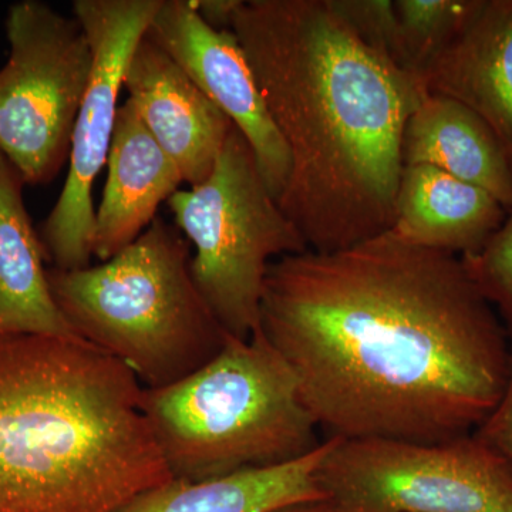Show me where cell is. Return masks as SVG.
<instances>
[{
    "instance_id": "22",
    "label": "cell",
    "mask_w": 512,
    "mask_h": 512,
    "mask_svg": "<svg viewBox=\"0 0 512 512\" xmlns=\"http://www.w3.org/2000/svg\"><path fill=\"white\" fill-rule=\"evenodd\" d=\"M198 13L211 28L231 30L232 19L242 0H194Z\"/></svg>"
},
{
    "instance_id": "7",
    "label": "cell",
    "mask_w": 512,
    "mask_h": 512,
    "mask_svg": "<svg viewBox=\"0 0 512 512\" xmlns=\"http://www.w3.org/2000/svg\"><path fill=\"white\" fill-rule=\"evenodd\" d=\"M328 440L316 480L346 512H512V468L474 433L441 443Z\"/></svg>"
},
{
    "instance_id": "5",
    "label": "cell",
    "mask_w": 512,
    "mask_h": 512,
    "mask_svg": "<svg viewBox=\"0 0 512 512\" xmlns=\"http://www.w3.org/2000/svg\"><path fill=\"white\" fill-rule=\"evenodd\" d=\"M191 247L157 217L109 261L47 269L56 305L80 339L114 357L144 389L180 382L211 362L228 333L191 275Z\"/></svg>"
},
{
    "instance_id": "19",
    "label": "cell",
    "mask_w": 512,
    "mask_h": 512,
    "mask_svg": "<svg viewBox=\"0 0 512 512\" xmlns=\"http://www.w3.org/2000/svg\"><path fill=\"white\" fill-rule=\"evenodd\" d=\"M328 2L333 12L367 47L389 60L397 69L410 74L402 30H400L393 0H328Z\"/></svg>"
},
{
    "instance_id": "10",
    "label": "cell",
    "mask_w": 512,
    "mask_h": 512,
    "mask_svg": "<svg viewBox=\"0 0 512 512\" xmlns=\"http://www.w3.org/2000/svg\"><path fill=\"white\" fill-rule=\"evenodd\" d=\"M146 36L188 74L241 131L276 201L291 174V154L279 134L247 56L232 30L211 28L194 0H163Z\"/></svg>"
},
{
    "instance_id": "13",
    "label": "cell",
    "mask_w": 512,
    "mask_h": 512,
    "mask_svg": "<svg viewBox=\"0 0 512 512\" xmlns=\"http://www.w3.org/2000/svg\"><path fill=\"white\" fill-rule=\"evenodd\" d=\"M107 165L94 225V256L103 262L133 244L156 220L161 202L184 183L177 164L158 146L130 100L117 111Z\"/></svg>"
},
{
    "instance_id": "12",
    "label": "cell",
    "mask_w": 512,
    "mask_h": 512,
    "mask_svg": "<svg viewBox=\"0 0 512 512\" xmlns=\"http://www.w3.org/2000/svg\"><path fill=\"white\" fill-rule=\"evenodd\" d=\"M427 94L464 104L490 126L512 164V0H478L456 39L421 73Z\"/></svg>"
},
{
    "instance_id": "3",
    "label": "cell",
    "mask_w": 512,
    "mask_h": 512,
    "mask_svg": "<svg viewBox=\"0 0 512 512\" xmlns=\"http://www.w3.org/2000/svg\"><path fill=\"white\" fill-rule=\"evenodd\" d=\"M141 392L86 340L0 336V512H119L173 480Z\"/></svg>"
},
{
    "instance_id": "9",
    "label": "cell",
    "mask_w": 512,
    "mask_h": 512,
    "mask_svg": "<svg viewBox=\"0 0 512 512\" xmlns=\"http://www.w3.org/2000/svg\"><path fill=\"white\" fill-rule=\"evenodd\" d=\"M163 0H76L73 16L89 39L93 70L74 123L69 174L43 224V248L53 268L90 266L96 210L93 187L107 163L128 60Z\"/></svg>"
},
{
    "instance_id": "14",
    "label": "cell",
    "mask_w": 512,
    "mask_h": 512,
    "mask_svg": "<svg viewBox=\"0 0 512 512\" xmlns=\"http://www.w3.org/2000/svg\"><path fill=\"white\" fill-rule=\"evenodd\" d=\"M508 211L493 195L431 165H404L390 231L457 256L477 254Z\"/></svg>"
},
{
    "instance_id": "1",
    "label": "cell",
    "mask_w": 512,
    "mask_h": 512,
    "mask_svg": "<svg viewBox=\"0 0 512 512\" xmlns=\"http://www.w3.org/2000/svg\"><path fill=\"white\" fill-rule=\"evenodd\" d=\"M261 330L319 429L339 439L468 436L510 375V332L461 256L392 231L272 262Z\"/></svg>"
},
{
    "instance_id": "23",
    "label": "cell",
    "mask_w": 512,
    "mask_h": 512,
    "mask_svg": "<svg viewBox=\"0 0 512 512\" xmlns=\"http://www.w3.org/2000/svg\"><path fill=\"white\" fill-rule=\"evenodd\" d=\"M269 512H346L333 504L329 500L302 501V503H293L282 505Z\"/></svg>"
},
{
    "instance_id": "20",
    "label": "cell",
    "mask_w": 512,
    "mask_h": 512,
    "mask_svg": "<svg viewBox=\"0 0 512 512\" xmlns=\"http://www.w3.org/2000/svg\"><path fill=\"white\" fill-rule=\"evenodd\" d=\"M461 259L508 332H512V211L480 252Z\"/></svg>"
},
{
    "instance_id": "11",
    "label": "cell",
    "mask_w": 512,
    "mask_h": 512,
    "mask_svg": "<svg viewBox=\"0 0 512 512\" xmlns=\"http://www.w3.org/2000/svg\"><path fill=\"white\" fill-rule=\"evenodd\" d=\"M123 87L184 183L194 187L207 180L234 123L146 35L128 60Z\"/></svg>"
},
{
    "instance_id": "17",
    "label": "cell",
    "mask_w": 512,
    "mask_h": 512,
    "mask_svg": "<svg viewBox=\"0 0 512 512\" xmlns=\"http://www.w3.org/2000/svg\"><path fill=\"white\" fill-rule=\"evenodd\" d=\"M326 439L308 456L266 468H249L205 481L173 480L138 494L119 512H269L302 501L325 500L316 470Z\"/></svg>"
},
{
    "instance_id": "2",
    "label": "cell",
    "mask_w": 512,
    "mask_h": 512,
    "mask_svg": "<svg viewBox=\"0 0 512 512\" xmlns=\"http://www.w3.org/2000/svg\"><path fill=\"white\" fill-rule=\"evenodd\" d=\"M291 154L279 207L313 252L390 231L419 80L377 55L328 0H242L231 25Z\"/></svg>"
},
{
    "instance_id": "8",
    "label": "cell",
    "mask_w": 512,
    "mask_h": 512,
    "mask_svg": "<svg viewBox=\"0 0 512 512\" xmlns=\"http://www.w3.org/2000/svg\"><path fill=\"white\" fill-rule=\"evenodd\" d=\"M9 59L0 69V153L23 183H50L69 160L89 86L93 50L76 18L39 0L6 16Z\"/></svg>"
},
{
    "instance_id": "21",
    "label": "cell",
    "mask_w": 512,
    "mask_h": 512,
    "mask_svg": "<svg viewBox=\"0 0 512 512\" xmlns=\"http://www.w3.org/2000/svg\"><path fill=\"white\" fill-rule=\"evenodd\" d=\"M510 339V375H508L503 397H501L500 403L497 404L493 413L474 431V434L485 443L490 444L512 468V332H510Z\"/></svg>"
},
{
    "instance_id": "4",
    "label": "cell",
    "mask_w": 512,
    "mask_h": 512,
    "mask_svg": "<svg viewBox=\"0 0 512 512\" xmlns=\"http://www.w3.org/2000/svg\"><path fill=\"white\" fill-rule=\"evenodd\" d=\"M140 409L173 478L205 481L292 463L323 443L291 367L261 328L228 336L180 382L144 389Z\"/></svg>"
},
{
    "instance_id": "16",
    "label": "cell",
    "mask_w": 512,
    "mask_h": 512,
    "mask_svg": "<svg viewBox=\"0 0 512 512\" xmlns=\"http://www.w3.org/2000/svg\"><path fill=\"white\" fill-rule=\"evenodd\" d=\"M23 180L0 153V336L83 340L56 305L36 234L23 201Z\"/></svg>"
},
{
    "instance_id": "6",
    "label": "cell",
    "mask_w": 512,
    "mask_h": 512,
    "mask_svg": "<svg viewBox=\"0 0 512 512\" xmlns=\"http://www.w3.org/2000/svg\"><path fill=\"white\" fill-rule=\"evenodd\" d=\"M175 227L195 248L191 275L229 336L261 328V302L272 258L311 251L259 173L254 151L232 127L207 180L167 201Z\"/></svg>"
},
{
    "instance_id": "15",
    "label": "cell",
    "mask_w": 512,
    "mask_h": 512,
    "mask_svg": "<svg viewBox=\"0 0 512 512\" xmlns=\"http://www.w3.org/2000/svg\"><path fill=\"white\" fill-rule=\"evenodd\" d=\"M404 165H431L487 191L512 211V164L503 144L464 104L427 94L403 131Z\"/></svg>"
},
{
    "instance_id": "18",
    "label": "cell",
    "mask_w": 512,
    "mask_h": 512,
    "mask_svg": "<svg viewBox=\"0 0 512 512\" xmlns=\"http://www.w3.org/2000/svg\"><path fill=\"white\" fill-rule=\"evenodd\" d=\"M477 3L478 0H393L409 73L419 82L431 60L456 39Z\"/></svg>"
}]
</instances>
